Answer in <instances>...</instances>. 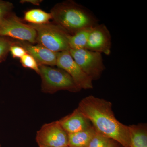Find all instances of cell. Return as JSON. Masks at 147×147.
I'll use <instances>...</instances> for the list:
<instances>
[{
    "mask_svg": "<svg viewBox=\"0 0 147 147\" xmlns=\"http://www.w3.org/2000/svg\"><path fill=\"white\" fill-rule=\"evenodd\" d=\"M77 108L97 132L123 147H130L129 126L116 119L110 101L90 95L81 100Z\"/></svg>",
    "mask_w": 147,
    "mask_h": 147,
    "instance_id": "6da1fadb",
    "label": "cell"
},
{
    "mask_svg": "<svg viewBox=\"0 0 147 147\" xmlns=\"http://www.w3.org/2000/svg\"><path fill=\"white\" fill-rule=\"evenodd\" d=\"M50 13L54 23L69 35L98 24V20L92 12L73 1L57 4Z\"/></svg>",
    "mask_w": 147,
    "mask_h": 147,
    "instance_id": "7a4b0ae2",
    "label": "cell"
},
{
    "mask_svg": "<svg viewBox=\"0 0 147 147\" xmlns=\"http://www.w3.org/2000/svg\"><path fill=\"white\" fill-rule=\"evenodd\" d=\"M39 75L41 79V91L54 94L61 90L76 93L82 90L71 76L61 69L40 65Z\"/></svg>",
    "mask_w": 147,
    "mask_h": 147,
    "instance_id": "3957f363",
    "label": "cell"
},
{
    "mask_svg": "<svg viewBox=\"0 0 147 147\" xmlns=\"http://www.w3.org/2000/svg\"><path fill=\"white\" fill-rule=\"evenodd\" d=\"M30 24L36 31V43L55 53L69 50V34L57 24L50 22L42 25Z\"/></svg>",
    "mask_w": 147,
    "mask_h": 147,
    "instance_id": "277c9868",
    "label": "cell"
},
{
    "mask_svg": "<svg viewBox=\"0 0 147 147\" xmlns=\"http://www.w3.org/2000/svg\"><path fill=\"white\" fill-rule=\"evenodd\" d=\"M0 36L18 41L36 43V31L30 24H24L11 12L0 24Z\"/></svg>",
    "mask_w": 147,
    "mask_h": 147,
    "instance_id": "5b68a950",
    "label": "cell"
},
{
    "mask_svg": "<svg viewBox=\"0 0 147 147\" xmlns=\"http://www.w3.org/2000/svg\"><path fill=\"white\" fill-rule=\"evenodd\" d=\"M69 52L76 63L93 81L100 79L105 69L102 54L87 49H69Z\"/></svg>",
    "mask_w": 147,
    "mask_h": 147,
    "instance_id": "8992f818",
    "label": "cell"
},
{
    "mask_svg": "<svg viewBox=\"0 0 147 147\" xmlns=\"http://www.w3.org/2000/svg\"><path fill=\"white\" fill-rule=\"evenodd\" d=\"M39 147L68 146V134L58 121L43 125L36 137Z\"/></svg>",
    "mask_w": 147,
    "mask_h": 147,
    "instance_id": "52a82bcc",
    "label": "cell"
},
{
    "mask_svg": "<svg viewBox=\"0 0 147 147\" xmlns=\"http://www.w3.org/2000/svg\"><path fill=\"white\" fill-rule=\"evenodd\" d=\"M56 66L68 73L81 89L90 90L93 88L92 80L74 60L69 50L58 53Z\"/></svg>",
    "mask_w": 147,
    "mask_h": 147,
    "instance_id": "ba28073f",
    "label": "cell"
},
{
    "mask_svg": "<svg viewBox=\"0 0 147 147\" xmlns=\"http://www.w3.org/2000/svg\"><path fill=\"white\" fill-rule=\"evenodd\" d=\"M111 47L112 37L106 26L103 24H98L92 28L88 38L86 49L109 55Z\"/></svg>",
    "mask_w": 147,
    "mask_h": 147,
    "instance_id": "9c48e42d",
    "label": "cell"
},
{
    "mask_svg": "<svg viewBox=\"0 0 147 147\" xmlns=\"http://www.w3.org/2000/svg\"><path fill=\"white\" fill-rule=\"evenodd\" d=\"M16 42L24 47L27 53L32 56L39 65L53 67L57 65L58 53L53 52L38 44L34 45L18 40Z\"/></svg>",
    "mask_w": 147,
    "mask_h": 147,
    "instance_id": "30bf717a",
    "label": "cell"
},
{
    "mask_svg": "<svg viewBox=\"0 0 147 147\" xmlns=\"http://www.w3.org/2000/svg\"><path fill=\"white\" fill-rule=\"evenodd\" d=\"M58 121L68 134L86 130L92 126L89 120L77 108L71 114L64 117Z\"/></svg>",
    "mask_w": 147,
    "mask_h": 147,
    "instance_id": "8fae6325",
    "label": "cell"
},
{
    "mask_svg": "<svg viewBox=\"0 0 147 147\" xmlns=\"http://www.w3.org/2000/svg\"><path fill=\"white\" fill-rule=\"evenodd\" d=\"M128 126L130 147H147L146 124L140 123Z\"/></svg>",
    "mask_w": 147,
    "mask_h": 147,
    "instance_id": "7c38bea8",
    "label": "cell"
},
{
    "mask_svg": "<svg viewBox=\"0 0 147 147\" xmlns=\"http://www.w3.org/2000/svg\"><path fill=\"white\" fill-rule=\"evenodd\" d=\"M96 132L92 126L86 130L68 134V146L87 147Z\"/></svg>",
    "mask_w": 147,
    "mask_h": 147,
    "instance_id": "4fadbf2b",
    "label": "cell"
},
{
    "mask_svg": "<svg viewBox=\"0 0 147 147\" xmlns=\"http://www.w3.org/2000/svg\"><path fill=\"white\" fill-rule=\"evenodd\" d=\"M92 28L83 29L73 35L69 34L68 42L69 49H86L88 38Z\"/></svg>",
    "mask_w": 147,
    "mask_h": 147,
    "instance_id": "5bb4252c",
    "label": "cell"
},
{
    "mask_svg": "<svg viewBox=\"0 0 147 147\" xmlns=\"http://www.w3.org/2000/svg\"><path fill=\"white\" fill-rule=\"evenodd\" d=\"M52 19L50 13H47L40 9H32L24 13V20L34 25H42L50 23Z\"/></svg>",
    "mask_w": 147,
    "mask_h": 147,
    "instance_id": "9a60e30c",
    "label": "cell"
},
{
    "mask_svg": "<svg viewBox=\"0 0 147 147\" xmlns=\"http://www.w3.org/2000/svg\"><path fill=\"white\" fill-rule=\"evenodd\" d=\"M14 42L10 38L0 36V63L5 60L9 53L10 46Z\"/></svg>",
    "mask_w": 147,
    "mask_h": 147,
    "instance_id": "2e32d148",
    "label": "cell"
},
{
    "mask_svg": "<svg viewBox=\"0 0 147 147\" xmlns=\"http://www.w3.org/2000/svg\"><path fill=\"white\" fill-rule=\"evenodd\" d=\"M20 61L21 64L25 68L31 69L37 74H39V65L31 55L27 53L20 59Z\"/></svg>",
    "mask_w": 147,
    "mask_h": 147,
    "instance_id": "e0dca14e",
    "label": "cell"
},
{
    "mask_svg": "<svg viewBox=\"0 0 147 147\" xmlns=\"http://www.w3.org/2000/svg\"><path fill=\"white\" fill-rule=\"evenodd\" d=\"M110 139L96 131L87 147H107Z\"/></svg>",
    "mask_w": 147,
    "mask_h": 147,
    "instance_id": "ac0fdd59",
    "label": "cell"
},
{
    "mask_svg": "<svg viewBox=\"0 0 147 147\" xmlns=\"http://www.w3.org/2000/svg\"><path fill=\"white\" fill-rule=\"evenodd\" d=\"M13 8L12 3L0 0V24L12 12Z\"/></svg>",
    "mask_w": 147,
    "mask_h": 147,
    "instance_id": "d6986e66",
    "label": "cell"
},
{
    "mask_svg": "<svg viewBox=\"0 0 147 147\" xmlns=\"http://www.w3.org/2000/svg\"><path fill=\"white\" fill-rule=\"evenodd\" d=\"M9 53L13 58L20 59L27 53L24 47L17 44L16 41H14L13 44L10 46Z\"/></svg>",
    "mask_w": 147,
    "mask_h": 147,
    "instance_id": "ffe728a7",
    "label": "cell"
},
{
    "mask_svg": "<svg viewBox=\"0 0 147 147\" xmlns=\"http://www.w3.org/2000/svg\"><path fill=\"white\" fill-rule=\"evenodd\" d=\"M42 1H43L42 0H21L20 1V3L22 4L30 3L34 5L39 6Z\"/></svg>",
    "mask_w": 147,
    "mask_h": 147,
    "instance_id": "44dd1931",
    "label": "cell"
},
{
    "mask_svg": "<svg viewBox=\"0 0 147 147\" xmlns=\"http://www.w3.org/2000/svg\"><path fill=\"white\" fill-rule=\"evenodd\" d=\"M107 147H123L120 144H119L117 142L113 140V139H110L109 144H108Z\"/></svg>",
    "mask_w": 147,
    "mask_h": 147,
    "instance_id": "7402d4cb",
    "label": "cell"
},
{
    "mask_svg": "<svg viewBox=\"0 0 147 147\" xmlns=\"http://www.w3.org/2000/svg\"><path fill=\"white\" fill-rule=\"evenodd\" d=\"M69 147V146H59V147Z\"/></svg>",
    "mask_w": 147,
    "mask_h": 147,
    "instance_id": "603a6c76",
    "label": "cell"
},
{
    "mask_svg": "<svg viewBox=\"0 0 147 147\" xmlns=\"http://www.w3.org/2000/svg\"><path fill=\"white\" fill-rule=\"evenodd\" d=\"M0 147H1V144H0Z\"/></svg>",
    "mask_w": 147,
    "mask_h": 147,
    "instance_id": "cb8c5ba5",
    "label": "cell"
},
{
    "mask_svg": "<svg viewBox=\"0 0 147 147\" xmlns=\"http://www.w3.org/2000/svg\"></svg>",
    "mask_w": 147,
    "mask_h": 147,
    "instance_id": "d4e9b609",
    "label": "cell"
}]
</instances>
